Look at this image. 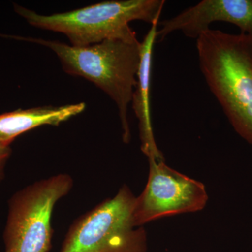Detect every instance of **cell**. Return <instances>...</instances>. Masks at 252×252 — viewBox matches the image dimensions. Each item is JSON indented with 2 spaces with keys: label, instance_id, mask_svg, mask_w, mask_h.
<instances>
[{
  "label": "cell",
  "instance_id": "cell-1",
  "mask_svg": "<svg viewBox=\"0 0 252 252\" xmlns=\"http://www.w3.org/2000/svg\"><path fill=\"white\" fill-rule=\"evenodd\" d=\"M196 41L207 85L235 130L252 144V37L210 28Z\"/></svg>",
  "mask_w": 252,
  "mask_h": 252
},
{
  "label": "cell",
  "instance_id": "cell-7",
  "mask_svg": "<svg viewBox=\"0 0 252 252\" xmlns=\"http://www.w3.org/2000/svg\"><path fill=\"white\" fill-rule=\"evenodd\" d=\"M215 22L231 23L252 37V0H203L175 17L159 22L161 28L157 31L156 41L161 42L176 31L197 39Z\"/></svg>",
  "mask_w": 252,
  "mask_h": 252
},
{
  "label": "cell",
  "instance_id": "cell-9",
  "mask_svg": "<svg viewBox=\"0 0 252 252\" xmlns=\"http://www.w3.org/2000/svg\"><path fill=\"white\" fill-rule=\"evenodd\" d=\"M84 102L52 107L17 109L0 114V142L11 145L20 135L44 125L59 126L63 122L81 114Z\"/></svg>",
  "mask_w": 252,
  "mask_h": 252
},
{
  "label": "cell",
  "instance_id": "cell-3",
  "mask_svg": "<svg viewBox=\"0 0 252 252\" xmlns=\"http://www.w3.org/2000/svg\"><path fill=\"white\" fill-rule=\"evenodd\" d=\"M165 2L164 0L106 1L50 15L37 14L18 4H14V10L32 26L63 33L72 46L84 47L107 39H137L129 23L159 22Z\"/></svg>",
  "mask_w": 252,
  "mask_h": 252
},
{
  "label": "cell",
  "instance_id": "cell-6",
  "mask_svg": "<svg viewBox=\"0 0 252 252\" xmlns=\"http://www.w3.org/2000/svg\"><path fill=\"white\" fill-rule=\"evenodd\" d=\"M148 181L136 197L132 220L136 227L167 216L203 210L208 194L202 182L174 170L165 160H149Z\"/></svg>",
  "mask_w": 252,
  "mask_h": 252
},
{
  "label": "cell",
  "instance_id": "cell-8",
  "mask_svg": "<svg viewBox=\"0 0 252 252\" xmlns=\"http://www.w3.org/2000/svg\"><path fill=\"white\" fill-rule=\"evenodd\" d=\"M158 23H154L141 42V59L137 74V85L132 94V108L138 119L141 150L149 160H165L154 135L150 110V89L153 49L157 41Z\"/></svg>",
  "mask_w": 252,
  "mask_h": 252
},
{
  "label": "cell",
  "instance_id": "cell-2",
  "mask_svg": "<svg viewBox=\"0 0 252 252\" xmlns=\"http://www.w3.org/2000/svg\"><path fill=\"white\" fill-rule=\"evenodd\" d=\"M49 48L61 61L63 70L85 78L114 101L122 124L124 143L130 142L128 105L137 85L141 59V43L137 39H107L93 45L76 47L59 41L13 36Z\"/></svg>",
  "mask_w": 252,
  "mask_h": 252
},
{
  "label": "cell",
  "instance_id": "cell-10",
  "mask_svg": "<svg viewBox=\"0 0 252 252\" xmlns=\"http://www.w3.org/2000/svg\"><path fill=\"white\" fill-rule=\"evenodd\" d=\"M11 154L10 145L0 142V183L4 180L5 167Z\"/></svg>",
  "mask_w": 252,
  "mask_h": 252
},
{
  "label": "cell",
  "instance_id": "cell-5",
  "mask_svg": "<svg viewBox=\"0 0 252 252\" xmlns=\"http://www.w3.org/2000/svg\"><path fill=\"white\" fill-rule=\"evenodd\" d=\"M65 173L37 181L18 190L9 200L4 235L5 252H49L51 217L55 205L72 190Z\"/></svg>",
  "mask_w": 252,
  "mask_h": 252
},
{
  "label": "cell",
  "instance_id": "cell-4",
  "mask_svg": "<svg viewBox=\"0 0 252 252\" xmlns=\"http://www.w3.org/2000/svg\"><path fill=\"white\" fill-rule=\"evenodd\" d=\"M135 199L123 186L113 198L73 223L60 252H147V231L132 220Z\"/></svg>",
  "mask_w": 252,
  "mask_h": 252
}]
</instances>
